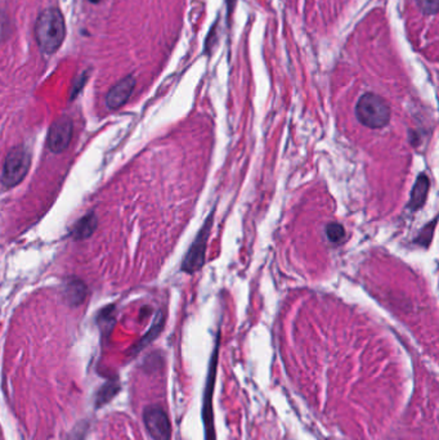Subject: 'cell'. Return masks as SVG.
I'll return each mask as SVG.
<instances>
[{
	"mask_svg": "<svg viewBox=\"0 0 439 440\" xmlns=\"http://www.w3.org/2000/svg\"><path fill=\"white\" fill-rule=\"evenodd\" d=\"M420 10L425 14H436L438 12L439 0H416Z\"/></svg>",
	"mask_w": 439,
	"mask_h": 440,
	"instance_id": "obj_16",
	"label": "cell"
},
{
	"mask_svg": "<svg viewBox=\"0 0 439 440\" xmlns=\"http://www.w3.org/2000/svg\"><path fill=\"white\" fill-rule=\"evenodd\" d=\"M143 422L153 440L171 439V424L165 410L159 404H151L143 410Z\"/></svg>",
	"mask_w": 439,
	"mask_h": 440,
	"instance_id": "obj_5",
	"label": "cell"
},
{
	"mask_svg": "<svg viewBox=\"0 0 439 440\" xmlns=\"http://www.w3.org/2000/svg\"><path fill=\"white\" fill-rule=\"evenodd\" d=\"M97 224H98V220L96 214L90 212L74 226L71 234L76 241L85 240L94 233V230H97Z\"/></svg>",
	"mask_w": 439,
	"mask_h": 440,
	"instance_id": "obj_11",
	"label": "cell"
},
{
	"mask_svg": "<svg viewBox=\"0 0 439 440\" xmlns=\"http://www.w3.org/2000/svg\"><path fill=\"white\" fill-rule=\"evenodd\" d=\"M66 35L65 21L60 10L50 8L41 12L35 23V36L40 50L52 54L57 52Z\"/></svg>",
	"mask_w": 439,
	"mask_h": 440,
	"instance_id": "obj_1",
	"label": "cell"
},
{
	"mask_svg": "<svg viewBox=\"0 0 439 440\" xmlns=\"http://www.w3.org/2000/svg\"><path fill=\"white\" fill-rule=\"evenodd\" d=\"M136 79L133 76H127L120 80L115 87L111 88L106 96V104L110 110H118L122 104H125L134 90Z\"/></svg>",
	"mask_w": 439,
	"mask_h": 440,
	"instance_id": "obj_8",
	"label": "cell"
},
{
	"mask_svg": "<svg viewBox=\"0 0 439 440\" xmlns=\"http://www.w3.org/2000/svg\"><path fill=\"white\" fill-rule=\"evenodd\" d=\"M162 326H164V316L159 313L158 318L153 322V326L151 327V330L147 332V335L138 342V345L134 348V353H138L142 351L144 346H147L150 344L151 341L155 340L158 338L161 330H162Z\"/></svg>",
	"mask_w": 439,
	"mask_h": 440,
	"instance_id": "obj_13",
	"label": "cell"
},
{
	"mask_svg": "<svg viewBox=\"0 0 439 440\" xmlns=\"http://www.w3.org/2000/svg\"><path fill=\"white\" fill-rule=\"evenodd\" d=\"M10 34V20L8 17L0 10V41H4Z\"/></svg>",
	"mask_w": 439,
	"mask_h": 440,
	"instance_id": "obj_17",
	"label": "cell"
},
{
	"mask_svg": "<svg viewBox=\"0 0 439 440\" xmlns=\"http://www.w3.org/2000/svg\"><path fill=\"white\" fill-rule=\"evenodd\" d=\"M120 391V384L118 380L107 381L100 386L96 394V407L100 408L102 406L110 403Z\"/></svg>",
	"mask_w": 439,
	"mask_h": 440,
	"instance_id": "obj_12",
	"label": "cell"
},
{
	"mask_svg": "<svg viewBox=\"0 0 439 440\" xmlns=\"http://www.w3.org/2000/svg\"><path fill=\"white\" fill-rule=\"evenodd\" d=\"M30 165L31 157L29 151L21 146L12 148L3 165V173H1L3 186L7 188H12L20 184L28 175Z\"/></svg>",
	"mask_w": 439,
	"mask_h": 440,
	"instance_id": "obj_4",
	"label": "cell"
},
{
	"mask_svg": "<svg viewBox=\"0 0 439 440\" xmlns=\"http://www.w3.org/2000/svg\"><path fill=\"white\" fill-rule=\"evenodd\" d=\"M74 440H83V432H80L78 435V432H74Z\"/></svg>",
	"mask_w": 439,
	"mask_h": 440,
	"instance_id": "obj_19",
	"label": "cell"
},
{
	"mask_svg": "<svg viewBox=\"0 0 439 440\" xmlns=\"http://www.w3.org/2000/svg\"><path fill=\"white\" fill-rule=\"evenodd\" d=\"M87 295H88V289L83 280L75 278V277L66 280L65 290H63V298L69 305L79 307L87 299Z\"/></svg>",
	"mask_w": 439,
	"mask_h": 440,
	"instance_id": "obj_10",
	"label": "cell"
},
{
	"mask_svg": "<svg viewBox=\"0 0 439 440\" xmlns=\"http://www.w3.org/2000/svg\"><path fill=\"white\" fill-rule=\"evenodd\" d=\"M436 226H437V218H434L422 230H420L419 236L414 240V242L416 245H419V246H422V248H429L430 242H431L433 236H434Z\"/></svg>",
	"mask_w": 439,
	"mask_h": 440,
	"instance_id": "obj_14",
	"label": "cell"
},
{
	"mask_svg": "<svg viewBox=\"0 0 439 440\" xmlns=\"http://www.w3.org/2000/svg\"><path fill=\"white\" fill-rule=\"evenodd\" d=\"M389 104L375 93H365L356 104L357 120L369 129H383L390 121Z\"/></svg>",
	"mask_w": 439,
	"mask_h": 440,
	"instance_id": "obj_2",
	"label": "cell"
},
{
	"mask_svg": "<svg viewBox=\"0 0 439 440\" xmlns=\"http://www.w3.org/2000/svg\"><path fill=\"white\" fill-rule=\"evenodd\" d=\"M326 236L330 242L340 245L345 240V230L339 223H330L326 227Z\"/></svg>",
	"mask_w": 439,
	"mask_h": 440,
	"instance_id": "obj_15",
	"label": "cell"
},
{
	"mask_svg": "<svg viewBox=\"0 0 439 440\" xmlns=\"http://www.w3.org/2000/svg\"><path fill=\"white\" fill-rule=\"evenodd\" d=\"M74 125L70 118L61 116L53 121L48 131L47 146L53 153H61L70 146Z\"/></svg>",
	"mask_w": 439,
	"mask_h": 440,
	"instance_id": "obj_7",
	"label": "cell"
},
{
	"mask_svg": "<svg viewBox=\"0 0 439 440\" xmlns=\"http://www.w3.org/2000/svg\"><path fill=\"white\" fill-rule=\"evenodd\" d=\"M236 1L237 0H226V4H227V10H228V17L232 14V12L235 10V6H236Z\"/></svg>",
	"mask_w": 439,
	"mask_h": 440,
	"instance_id": "obj_18",
	"label": "cell"
},
{
	"mask_svg": "<svg viewBox=\"0 0 439 440\" xmlns=\"http://www.w3.org/2000/svg\"><path fill=\"white\" fill-rule=\"evenodd\" d=\"M217 364H218V342L214 351V355L210 362L209 376L206 381L205 395H204V408H202V419L205 425V440H217L215 430H214V415H213V393L217 375Z\"/></svg>",
	"mask_w": 439,
	"mask_h": 440,
	"instance_id": "obj_6",
	"label": "cell"
},
{
	"mask_svg": "<svg viewBox=\"0 0 439 440\" xmlns=\"http://www.w3.org/2000/svg\"><path fill=\"white\" fill-rule=\"evenodd\" d=\"M429 188L430 180L428 175L425 173H421L415 182L412 190H411V197H409V205H407L409 210L415 212V211L420 210L425 205Z\"/></svg>",
	"mask_w": 439,
	"mask_h": 440,
	"instance_id": "obj_9",
	"label": "cell"
},
{
	"mask_svg": "<svg viewBox=\"0 0 439 440\" xmlns=\"http://www.w3.org/2000/svg\"><path fill=\"white\" fill-rule=\"evenodd\" d=\"M214 214H215L214 210L210 212L209 217L205 220L204 226L201 227L196 239L192 242L190 249H189L184 259H183L180 270H183L184 273H187V274H193V273L199 272L205 265L208 241H209L211 227H213V221H214L213 220L214 219Z\"/></svg>",
	"mask_w": 439,
	"mask_h": 440,
	"instance_id": "obj_3",
	"label": "cell"
},
{
	"mask_svg": "<svg viewBox=\"0 0 439 440\" xmlns=\"http://www.w3.org/2000/svg\"><path fill=\"white\" fill-rule=\"evenodd\" d=\"M92 1H98V0H92Z\"/></svg>",
	"mask_w": 439,
	"mask_h": 440,
	"instance_id": "obj_20",
	"label": "cell"
}]
</instances>
